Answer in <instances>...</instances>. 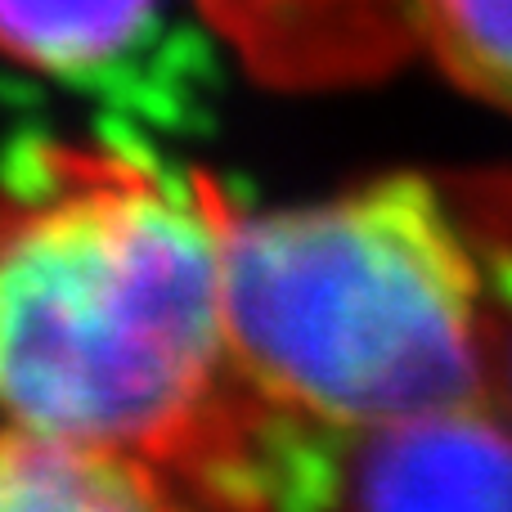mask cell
Here are the masks:
<instances>
[{
    "instance_id": "obj_1",
    "label": "cell",
    "mask_w": 512,
    "mask_h": 512,
    "mask_svg": "<svg viewBox=\"0 0 512 512\" xmlns=\"http://www.w3.org/2000/svg\"><path fill=\"white\" fill-rule=\"evenodd\" d=\"M243 203L203 162L41 135L0 167V418L153 468L185 508H274L288 414L230 342Z\"/></svg>"
},
{
    "instance_id": "obj_3",
    "label": "cell",
    "mask_w": 512,
    "mask_h": 512,
    "mask_svg": "<svg viewBox=\"0 0 512 512\" xmlns=\"http://www.w3.org/2000/svg\"><path fill=\"white\" fill-rule=\"evenodd\" d=\"M512 508V427L495 405L378 427L301 423L288 508Z\"/></svg>"
},
{
    "instance_id": "obj_4",
    "label": "cell",
    "mask_w": 512,
    "mask_h": 512,
    "mask_svg": "<svg viewBox=\"0 0 512 512\" xmlns=\"http://www.w3.org/2000/svg\"><path fill=\"white\" fill-rule=\"evenodd\" d=\"M198 9L265 86H351L418 54V0H198Z\"/></svg>"
},
{
    "instance_id": "obj_2",
    "label": "cell",
    "mask_w": 512,
    "mask_h": 512,
    "mask_svg": "<svg viewBox=\"0 0 512 512\" xmlns=\"http://www.w3.org/2000/svg\"><path fill=\"white\" fill-rule=\"evenodd\" d=\"M230 342L270 409L378 427L495 405L490 292L463 189L418 171L239 212Z\"/></svg>"
},
{
    "instance_id": "obj_5",
    "label": "cell",
    "mask_w": 512,
    "mask_h": 512,
    "mask_svg": "<svg viewBox=\"0 0 512 512\" xmlns=\"http://www.w3.org/2000/svg\"><path fill=\"white\" fill-rule=\"evenodd\" d=\"M153 512L185 508L167 477L135 459L0 418V512Z\"/></svg>"
},
{
    "instance_id": "obj_8",
    "label": "cell",
    "mask_w": 512,
    "mask_h": 512,
    "mask_svg": "<svg viewBox=\"0 0 512 512\" xmlns=\"http://www.w3.org/2000/svg\"><path fill=\"white\" fill-rule=\"evenodd\" d=\"M459 189L481 243V265H486L495 409L512 418V180H472Z\"/></svg>"
},
{
    "instance_id": "obj_7",
    "label": "cell",
    "mask_w": 512,
    "mask_h": 512,
    "mask_svg": "<svg viewBox=\"0 0 512 512\" xmlns=\"http://www.w3.org/2000/svg\"><path fill=\"white\" fill-rule=\"evenodd\" d=\"M418 54L512 117V0H418Z\"/></svg>"
},
{
    "instance_id": "obj_6",
    "label": "cell",
    "mask_w": 512,
    "mask_h": 512,
    "mask_svg": "<svg viewBox=\"0 0 512 512\" xmlns=\"http://www.w3.org/2000/svg\"><path fill=\"white\" fill-rule=\"evenodd\" d=\"M158 0H0V59L36 77H90L149 32Z\"/></svg>"
}]
</instances>
